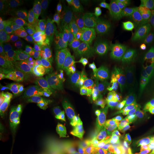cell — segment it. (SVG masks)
I'll return each mask as SVG.
<instances>
[{"label":"cell","instance_id":"obj_13","mask_svg":"<svg viewBox=\"0 0 154 154\" xmlns=\"http://www.w3.org/2000/svg\"><path fill=\"white\" fill-rule=\"evenodd\" d=\"M12 4L20 20L33 17L48 8L47 2L38 0L12 1Z\"/></svg>","mask_w":154,"mask_h":154},{"label":"cell","instance_id":"obj_22","mask_svg":"<svg viewBox=\"0 0 154 154\" xmlns=\"http://www.w3.org/2000/svg\"><path fill=\"white\" fill-rule=\"evenodd\" d=\"M9 114L11 118L18 122L22 123L26 126L32 123L30 116L32 111V102L26 99H23L12 106Z\"/></svg>","mask_w":154,"mask_h":154},{"label":"cell","instance_id":"obj_31","mask_svg":"<svg viewBox=\"0 0 154 154\" xmlns=\"http://www.w3.org/2000/svg\"><path fill=\"white\" fill-rule=\"evenodd\" d=\"M142 11L144 22L149 26H154V0H146Z\"/></svg>","mask_w":154,"mask_h":154},{"label":"cell","instance_id":"obj_21","mask_svg":"<svg viewBox=\"0 0 154 154\" xmlns=\"http://www.w3.org/2000/svg\"><path fill=\"white\" fill-rule=\"evenodd\" d=\"M19 39L23 44L39 52L45 53L55 51L56 47L50 41L35 35H24Z\"/></svg>","mask_w":154,"mask_h":154},{"label":"cell","instance_id":"obj_34","mask_svg":"<svg viewBox=\"0 0 154 154\" xmlns=\"http://www.w3.org/2000/svg\"><path fill=\"white\" fill-rule=\"evenodd\" d=\"M11 41H6L4 36L0 35V62L8 60L11 50Z\"/></svg>","mask_w":154,"mask_h":154},{"label":"cell","instance_id":"obj_53","mask_svg":"<svg viewBox=\"0 0 154 154\" xmlns=\"http://www.w3.org/2000/svg\"><path fill=\"white\" fill-rule=\"evenodd\" d=\"M67 120L66 115L62 112L60 113L58 115L55 116V118L53 119V121L55 122L58 123H62Z\"/></svg>","mask_w":154,"mask_h":154},{"label":"cell","instance_id":"obj_15","mask_svg":"<svg viewBox=\"0 0 154 154\" xmlns=\"http://www.w3.org/2000/svg\"><path fill=\"white\" fill-rule=\"evenodd\" d=\"M81 121L84 130L88 134L91 138L92 146L99 148L104 146L106 138L101 125L98 122L87 116H83Z\"/></svg>","mask_w":154,"mask_h":154},{"label":"cell","instance_id":"obj_40","mask_svg":"<svg viewBox=\"0 0 154 154\" xmlns=\"http://www.w3.org/2000/svg\"><path fill=\"white\" fill-rule=\"evenodd\" d=\"M138 68L139 74L138 81L137 83V90L140 88L149 77V72H147V69L143 66V65L140 62V61L138 63Z\"/></svg>","mask_w":154,"mask_h":154},{"label":"cell","instance_id":"obj_10","mask_svg":"<svg viewBox=\"0 0 154 154\" xmlns=\"http://www.w3.org/2000/svg\"><path fill=\"white\" fill-rule=\"evenodd\" d=\"M65 18L72 37L77 39V34L83 25L82 1H70Z\"/></svg>","mask_w":154,"mask_h":154},{"label":"cell","instance_id":"obj_1","mask_svg":"<svg viewBox=\"0 0 154 154\" xmlns=\"http://www.w3.org/2000/svg\"><path fill=\"white\" fill-rule=\"evenodd\" d=\"M143 18L132 11L127 12L125 23L119 29L121 43L119 50V58L123 65L127 58L139 48L145 41L147 34V26Z\"/></svg>","mask_w":154,"mask_h":154},{"label":"cell","instance_id":"obj_2","mask_svg":"<svg viewBox=\"0 0 154 154\" xmlns=\"http://www.w3.org/2000/svg\"><path fill=\"white\" fill-rule=\"evenodd\" d=\"M0 131L1 146L9 149H13L33 138L26 125L13 120L2 111L0 112Z\"/></svg>","mask_w":154,"mask_h":154},{"label":"cell","instance_id":"obj_6","mask_svg":"<svg viewBox=\"0 0 154 154\" xmlns=\"http://www.w3.org/2000/svg\"><path fill=\"white\" fill-rule=\"evenodd\" d=\"M17 28L28 34L55 41V26L53 21L48 17H31L21 19L18 23Z\"/></svg>","mask_w":154,"mask_h":154},{"label":"cell","instance_id":"obj_8","mask_svg":"<svg viewBox=\"0 0 154 154\" xmlns=\"http://www.w3.org/2000/svg\"><path fill=\"white\" fill-rule=\"evenodd\" d=\"M150 126L149 113L147 111L143 110L138 100L135 98L132 105V114L124 138L132 142L138 135L149 129Z\"/></svg>","mask_w":154,"mask_h":154},{"label":"cell","instance_id":"obj_32","mask_svg":"<svg viewBox=\"0 0 154 154\" xmlns=\"http://www.w3.org/2000/svg\"><path fill=\"white\" fill-rule=\"evenodd\" d=\"M7 98L9 105L12 106L20 101L25 99V94L21 88H11L7 90Z\"/></svg>","mask_w":154,"mask_h":154},{"label":"cell","instance_id":"obj_11","mask_svg":"<svg viewBox=\"0 0 154 154\" xmlns=\"http://www.w3.org/2000/svg\"><path fill=\"white\" fill-rule=\"evenodd\" d=\"M31 102L32 111L30 119L32 122L51 121L61 112L58 109L50 106L48 102H46L44 99L40 98L33 100Z\"/></svg>","mask_w":154,"mask_h":154},{"label":"cell","instance_id":"obj_12","mask_svg":"<svg viewBox=\"0 0 154 154\" xmlns=\"http://www.w3.org/2000/svg\"><path fill=\"white\" fill-rule=\"evenodd\" d=\"M64 141L66 147L75 154L84 153L93 147L91 138L85 130L69 131Z\"/></svg>","mask_w":154,"mask_h":154},{"label":"cell","instance_id":"obj_39","mask_svg":"<svg viewBox=\"0 0 154 154\" xmlns=\"http://www.w3.org/2000/svg\"><path fill=\"white\" fill-rule=\"evenodd\" d=\"M66 100V96H64L58 91L54 90L51 92L50 100L48 101V103L52 107L57 109L58 106Z\"/></svg>","mask_w":154,"mask_h":154},{"label":"cell","instance_id":"obj_54","mask_svg":"<svg viewBox=\"0 0 154 154\" xmlns=\"http://www.w3.org/2000/svg\"><path fill=\"white\" fill-rule=\"evenodd\" d=\"M132 2L139 11H142L145 6L146 0H133Z\"/></svg>","mask_w":154,"mask_h":154},{"label":"cell","instance_id":"obj_27","mask_svg":"<svg viewBox=\"0 0 154 154\" xmlns=\"http://www.w3.org/2000/svg\"><path fill=\"white\" fill-rule=\"evenodd\" d=\"M106 43L111 45L115 49L116 52L119 51L121 43V35L119 29L112 25L110 27L107 33V38L105 39Z\"/></svg>","mask_w":154,"mask_h":154},{"label":"cell","instance_id":"obj_46","mask_svg":"<svg viewBox=\"0 0 154 154\" xmlns=\"http://www.w3.org/2000/svg\"><path fill=\"white\" fill-rule=\"evenodd\" d=\"M114 144L104 146L93 151L91 154H116Z\"/></svg>","mask_w":154,"mask_h":154},{"label":"cell","instance_id":"obj_48","mask_svg":"<svg viewBox=\"0 0 154 154\" xmlns=\"http://www.w3.org/2000/svg\"><path fill=\"white\" fill-rule=\"evenodd\" d=\"M49 122H50L54 126L55 129L57 130V131L58 132H59V134L61 135V136L63 138V139L65 140V138H66V137L67 136L69 132V130L63 129L61 127V123H57V122L53 121H51Z\"/></svg>","mask_w":154,"mask_h":154},{"label":"cell","instance_id":"obj_28","mask_svg":"<svg viewBox=\"0 0 154 154\" xmlns=\"http://www.w3.org/2000/svg\"><path fill=\"white\" fill-rule=\"evenodd\" d=\"M152 143V137L150 132V128L140 133L132 142L133 148L135 150L147 147Z\"/></svg>","mask_w":154,"mask_h":154},{"label":"cell","instance_id":"obj_58","mask_svg":"<svg viewBox=\"0 0 154 154\" xmlns=\"http://www.w3.org/2000/svg\"><path fill=\"white\" fill-rule=\"evenodd\" d=\"M149 77L154 79V66L153 69H152V72H151V75H150Z\"/></svg>","mask_w":154,"mask_h":154},{"label":"cell","instance_id":"obj_56","mask_svg":"<svg viewBox=\"0 0 154 154\" xmlns=\"http://www.w3.org/2000/svg\"><path fill=\"white\" fill-rule=\"evenodd\" d=\"M70 122L71 121L67 119L66 122L61 123V126L63 129L67 130L70 131Z\"/></svg>","mask_w":154,"mask_h":154},{"label":"cell","instance_id":"obj_59","mask_svg":"<svg viewBox=\"0 0 154 154\" xmlns=\"http://www.w3.org/2000/svg\"><path fill=\"white\" fill-rule=\"evenodd\" d=\"M153 125H154V123H151V126H153Z\"/></svg>","mask_w":154,"mask_h":154},{"label":"cell","instance_id":"obj_51","mask_svg":"<svg viewBox=\"0 0 154 154\" xmlns=\"http://www.w3.org/2000/svg\"><path fill=\"white\" fill-rule=\"evenodd\" d=\"M139 154H154V142L148 147L139 150Z\"/></svg>","mask_w":154,"mask_h":154},{"label":"cell","instance_id":"obj_37","mask_svg":"<svg viewBox=\"0 0 154 154\" xmlns=\"http://www.w3.org/2000/svg\"><path fill=\"white\" fill-rule=\"evenodd\" d=\"M0 107L1 111L8 114L10 113L11 107L8 100L7 90L4 86H1L0 88Z\"/></svg>","mask_w":154,"mask_h":154},{"label":"cell","instance_id":"obj_42","mask_svg":"<svg viewBox=\"0 0 154 154\" xmlns=\"http://www.w3.org/2000/svg\"><path fill=\"white\" fill-rule=\"evenodd\" d=\"M66 114L72 119L82 118L83 116L81 112V103L70 102Z\"/></svg>","mask_w":154,"mask_h":154},{"label":"cell","instance_id":"obj_24","mask_svg":"<svg viewBox=\"0 0 154 154\" xmlns=\"http://www.w3.org/2000/svg\"><path fill=\"white\" fill-rule=\"evenodd\" d=\"M28 69L35 72L39 75H49L55 71V67L50 59L37 58L28 63Z\"/></svg>","mask_w":154,"mask_h":154},{"label":"cell","instance_id":"obj_43","mask_svg":"<svg viewBox=\"0 0 154 154\" xmlns=\"http://www.w3.org/2000/svg\"><path fill=\"white\" fill-rule=\"evenodd\" d=\"M124 11L121 6H118L114 11L113 19L116 27L120 29L121 28L124 20Z\"/></svg>","mask_w":154,"mask_h":154},{"label":"cell","instance_id":"obj_7","mask_svg":"<svg viewBox=\"0 0 154 154\" xmlns=\"http://www.w3.org/2000/svg\"><path fill=\"white\" fill-rule=\"evenodd\" d=\"M108 79L111 95L113 100H119L134 97L136 90L127 82L123 65H119L115 61H112L110 67Z\"/></svg>","mask_w":154,"mask_h":154},{"label":"cell","instance_id":"obj_44","mask_svg":"<svg viewBox=\"0 0 154 154\" xmlns=\"http://www.w3.org/2000/svg\"><path fill=\"white\" fill-rule=\"evenodd\" d=\"M67 97L69 101L72 103H81L83 100L82 94L79 93L75 88L72 86H69V88Z\"/></svg>","mask_w":154,"mask_h":154},{"label":"cell","instance_id":"obj_23","mask_svg":"<svg viewBox=\"0 0 154 154\" xmlns=\"http://www.w3.org/2000/svg\"><path fill=\"white\" fill-rule=\"evenodd\" d=\"M138 56L140 62L147 69L150 76L154 66V49L147 39L139 48Z\"/></svg>","mask_w":154,"mask_h":154},{"label":"cell","instance_id":"obj_19","mask_svg":"<svg viewBox=\"0 0 154 154\" xmlns=\"http://www.w3.org/2000/svg\"><path fill=\"white\" fill-rule=\"evenodd\" d=\"M139 58L138 51H134L127 58L124 67V74L126 82L129 86L137 90V83L138 81Z\"/></svg>","mask_w":154,"mask_h":154},{"label":"cell","instance_id":"obj_50","mask_svg":"<svg viewBox=\"0 0 154 154\" xmlns=\"http://www.w3.org/2000/svg\"><path fill=\"white\" fill-rule=\"evenodd\" d=\"M152 45L154 49V26H149L147 29L146 38Z\"/></svg>","mask_w":154,"mask_h":154},{"label":"cell","instance_id":"obj_57","mask_svg":"<svg viewBox=\"0 0 154 154\" xmlns=\"http://www.w3.org/2000/svg\"><path fill=\"white\" fill-rule=\"evenodd\" d=\"M149 108H150V110L151 111L152 113H154V98L153 100L149 103Z\"/></svg>","mask_w":154,"mask_h":154},{"label":"cell","instance_id":"obj_41","mask_svg":"<svg viewBox=\"0 0 154 154\" xmlns=\"http://www.w3.org/2000/svg\"><path fill=\"white\" fill-rule=\"evenodd\" d=\"M21 80L25 83L34 82L38 78V74L28 69H23L20 71Z\"/></svg>","mask_w":154,"mask_h":154},{"label":"cell","instance_id":"obj_49","mask_svg":"<svg viewBox=\"0 0 154 154\" xmlns=\"http://www.w3.org/2000/svg\"><path fill=\"white\" fill-rule=\"evenodd\" d=\"M119 147L116 149V154H128L126 141L124 139H121L119 140Z\"/></svg>","mask_w":154,"mask_h":154},{"label":"cell","instance_id":"obj_4","mask_svg":"<svg viewBox=\"0 0 154 154\" xmlns=\"http://www.w3.org/2000/svg\"><path fill=\"white\" fill-rule=\"evenodd\" d=\"M27 127L32 137L46 145L51 154H55L58 149L66 147L64 140L49 122H32Z\"/></svg>","mask_w":154,"mask_h":154},{"label":"cell","instance_id":"obj_26","mask_svg":"<svg viewBox=\"0 0 154 154\" xmlns=\"http://www.w3.org/2000/svg\"><path fill=\"white\" fill-rule=\"evenodd\" d=\"M49 56L53 65L58 70L62 72H65L66 69L72 63L69 57L57 51H54Z\"/></svg>","mask_w":154,"mask_h":154},{"label":"cell","instance_id":"obj_18","mask_svg":"<svg viewBox=\"0 0 154 154\" xmlns=\"http://www.w3.org/2000/svg\"><path fill=\"white\" fill-rule=\"evenodd\" d=\"M100 1L85 0L82 1V10L83 16V33L86 36L90 35L91 28L99 9Z\"/></svg>","mask_w":154,"mask_h":154},{"label":"cell","instance_id":"obj_29","mask_svg":"<svg viewBox=\"0 0 154 154\" xmlns=\"http://www.w3.org/2000/svg\"><path fill=\"white\" fill-rule=\"evenodd\" d=\"M19 39V38H18ZM21 42V52L22 56L25 58L26 62L29 63L33 60L37 58H46L50 59L49 56L45 53L39 52L29 47L28 46L23 44L22 41L19 39Z\"/></svg>","mask_w":154,"mask_h":154},{"label":"cell","instance_id":"obj_5","mask_svg":"<svg viewBox=\"0 0 154 154\" xmlns=\"http://www.w3.org/2000/svg\"><path fill=\"white\" fill-rule=\"evenodd\" d=\"M134 96L114 100L111 106V122L116 137L120 139L125 138V134L132 114Z\"/></svg>","mask_w":154,"mask_h":154},{"label":"cell","instance_id":"obj_52","mask_svg":"<svg viewBox=\"0 0 154 154\" xmlns=\"http://www.w3.org/2000/svg\"><path fill=\"white\" fill-rule=\"evenodd\" d=\"M70 103V102L69 101L67 96H66V100L59 105L57 107V109L59 111H60L61 112H66L69 109Z\"/></svg>","mask_w":154,"mask_h":154},{"label":"cell","instance_id":"obj_36","mask_svg":"<svg viewBox=\"0 0 154 154\" xmlns=\"http://www.w3.org/2000/svg\"><path fill=\"white\" fill-rule=\"evenodd\" d=\"M46 88V85L44 83L41 81H37L30 85L29 88V91L33 96L39 97L45 93Z\"/></svg>","mask_w":154,"mask_h":154},{"label":"cell","instance_id":"obj_9","mask_svg":"<svg viewBox=\"0 0 154 154\" xmlns=\"http://www.w3.org/2000/svg\"><path fill=\"white\" fill-rule=\"evenodd\" d=\"M55 39L58 46L55 51L64 54L70 58L78 39L72 37L65 17L60 20L55 26Z\"/></svg>","mask_w":154,"mask_h":154},{"label":"cell","instance_id":"obj_38","mask_svg":"<svg viewBox=\"0 0 154 154\" xmlns=\"http://www.w3.org/2000/svg\"><path fill=\"white\" fill-rule=\"evenodd\" d=\"M50 80L54 82L60 84L62 86H68L69 83L67 81V78H66L64 72L60 70H55L53 72L48 75Z\"/></svg>","mask_w":154,"mask_h":154},{"label":"cell","instance_id":"obj_16","mask_svg":"<svg viewBox=\"0 0 154 154\" xmlns=\"http://www.w3.org/2000/svg\"><path fill=\"white\" fill-rule=\"evenodd\" d=\"M20 21L12 4V1H0V23L1 29L17 28Z\"/></svg>","mask_w":154,"mask_h":154},{"label":"cell","instance_id":"obj_30","mask_svg":"<svg viewBox=\"0 0 154 154\" xmlns=\"http://www.w3.org/2000/svg\"><path fill=\"white\" fill-rule=\"evenodd\" d=\"M139 95L149 103L154 98V79L149 77L143 86L138 90Z\"/></svg>","mask_w":154,"mask_h":154},{"label":"cell","instance_id":"obj_3","mask_svg":"<svg viewBox=\"0 0 154 154\" xmlns=\"http://www.w3.org/2000/svg\"><path fill=\"white\" fill-rule=\"evenodd\" d=\"M113 60L112 53L106 40L96 35L93 42V49L90 60V67L103 88L107 79V73Z\"/></svg>","mask_w":154,"mask_h":154},{"label":"cell","instance_id":"obj_45","mask_svg":"<svg viewBox=\"0 0 154 154\" xmlns=\"http://www.w3.org/2000/svg\"><path fill=\"white\" fill-rule=\"evenodd\" d=\"M11 154H32V151L27 142L20 144L15 149H12Z\"/></svg>","mask_w":154,"mask_h":154},{"label":"cell","instance_id":"obj_35","mask_svg":"<svg viewBox=\"0 0 154 154\" xmlns=\"http://www.w3.org/2000/svg\"><path fill=\"white\" fill-rule=\"evenodd\" d=\"M31 148L32 154H51L50 149L44 144L32 139L28 142Z\"/></svg>","mask_w":154,"mask_h":154},{"label":"cell","instance_id":"obj_33","mask_svg":"<svg viewBox=\"0 0 154 154\" xmlns=\"http://www.w3.org/2000/svg\"><path fill=\"white\" fill-rule=\"evenodd\" d=\"M90 68H91L90 63H87L82 62H72V64L66 69V70L64 72V74L66 78H67L75 73L87 70Z\"/></svg>","mask_w":154,"mask_h":154},{"label":"cell","instance_id":"obj_25","mask_svg":"<svg viewBox=\"0 0 154 154\" xmlns=\"http://www.w3.org/2000/svg\"><path fill=\"white\" fill-rule=\"evenodd\" d=\"M11 52L8 60L18 70L27 67L28 62L25 60L21 52V42L19 39L11 41Z\"/></svg>","mask_w":154,"mask_h":154},{"label":"cell","instance_id":"obj_20","mask_svg":"<svg viewBox=\"0 0 154 154\" xmlns=\"http://www.w3.org/2000/svg\"><path fill=\"white\" fill-rule=\"evenodd\" d=\"M20 71L13 66L8 60L0 62L1 86H6L20 82Z\"/></svg>","mask_w":154,"mask_h":154},{"label":"cell","instance_id":"obj_55","mask_svg":"<svg viewBox=\"0 0 154 154\" xmlns=\"http://www.w3.org/2000/svg\"><path fill=\"white\" fill-rule=\"evenodd\" d=\"M11 151L10 149L5 146H1L0 147V154H11Z\"/></svg>","mask_w":154,"mask_h":154},{"label":"cell","instance_id":"obj_47","mask_svg":"<svg viewBox=\"0 0 154 154\" xmlns=\"http://www.w3.org/2000/svg\"><path fill=\"white\" fill-rule=\"evenodd\" d=\"M82 118H78L72 119L70 122V131L71 130H78L83 131L84 130L83 127L82 123L81 121Z\"/></svg>","mask_w":154,"mask_h":154},{"label":"cell","instance_id":"obj_14","mask_svg":"<svg viewBox=\"0 0 154 154\" xmlns=\"http://www.w3.org/2000/svg\"><path fill=\"white\" fill-rule=\"evenodd\" d=\"M82 95L83 100H85L88 103L94 120L99 123L102 126H104L106 121V115L100 92L88 91L84 93Z\"/></svg>","mask_w":154,"mask_h":154},{"label":"cell","instance_id":"obj_17","mask_svg":"<svg viewBox=\"0 0 154 154\" xmlns=\"http://www.w3.org/2000/svg\"><path fill=\"white\" fill-rule=\"evenodd\" d=\"M93 49V42L89 38L78 39L72 51L70 59L72 62L90 63Z\"/></svg>","mask_w":154,"mask_h":154}]
</instances>
